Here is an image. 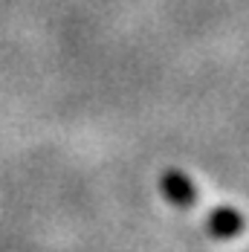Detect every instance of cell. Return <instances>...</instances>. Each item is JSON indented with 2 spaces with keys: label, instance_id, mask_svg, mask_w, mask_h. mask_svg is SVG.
Returning <instances> with one entry per match:
<instances>
[{
  "label": "cell",
  "instance_id": "6da1fadb",
  "mask_svg": "<svg viewBox=\"0 0 249 252\" xmlns=\"http://www.w3.org/2000/svg\"><path fill=\"white\" fill-rule=\"evenodd\" d=\"M162 191H165V197L177 206H188V203L194 200V186H191V180L186 174H180V171H171V174H165L162 180Z\"/></svg>",
  "mask_w": 249,
  "mask_h": 252
},
{
  "label": "cell",
  "instance_id": "7a4b0ae2",
  "mask_svg": "<svg viewBox=\"0 0 249 252\" xmlns=\"http://www.w3.org/2000/svg\"><path fill=\"white\" fill-rule=\"evenodd\" d=\"M212 232L218 238H235L241 232V215L235 209H218L212 215Z\"/></svg>",
  "mask_w": 249,
  "mask_h": 252
}]
</instances>
